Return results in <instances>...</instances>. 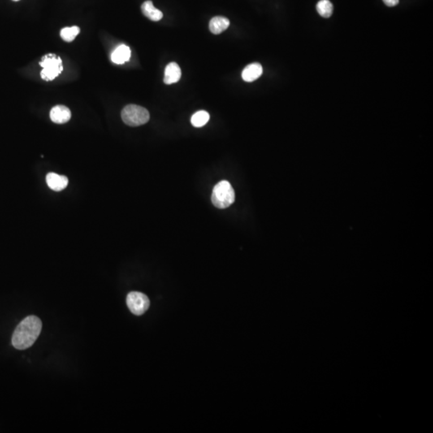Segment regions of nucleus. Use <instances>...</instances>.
I'll list each match as a JSON object with an SVG mask.
<instances>
[{
    "label": "nucleus",
    "mask_w": 433,
    "mask_h": 433,
    "mask_svg": "<svg viewBox=\"0 0 433 433\" xmlns=\"http://www.w3.org/2000/svg\"><path fill=\"white\" fill-rule=\"evenodd\" d=\"M42 331V322L35 315L26 317L20 322L12 335V345L18 350H25L33 345Z\"/></svg>",
    "instance_id": "nucleus-1"
},
{
    "label": "nucleus",
    "mask_w": 433,
    "mask_h": 433,
    "mask_svg": "<svg viewBox=\"0 0 433 433\" xmlns=\"http://www.w3.org/2000/svg\"><path fill=\"white\" fill-rule=\"evenodd\" d=\"M212 202L218 209H226L235 201V192L227 181H222L216 185L212 193Z\"/></svg>",
    "instance_id": "nucleus-2"
},
{
    "label": "nucleus",
    "mask_w": 433,
    "mask_h": 433,
    "mask_svg": "<svg viewBox=\"0 0 433 433\" xmlns=\"http://www.w3.org/2000/svg\"><path fill=\"white\" fill-rule=\"evenodd\" d=\"M122 118L127 125L137 127L149 122L150 115L146 109L136 105H128L124 108Z\"/></svg>",
    "instance_id": "nucleus-3"
},
{
    "label": "nucleus",
    "mask_w": 433,
    "mask_h": 433,
    "mask_svg": "<svg viewBox=\"0 0 433 433\" xmlns=\"http://www.w3.org/2000/svg\"><path fill=\"white\" fill-rule=\"evenodd\" d=\"M40 65L44 67V69L40 72V75L43 80L46 81L54 80L63 71L62 61L56 55H46L43 58V61L40 62Z\"/></svg>",
    "instance_id": "nucleus-4"
},
{
    "label": "nucleus",
    "mask_w": 433,
    "mask_h": 433,
    "mask_svg": "<svg viewBox=\"0 0 433 433\" xmlns=\"http://www.w3.org/2000/svg\"><path fill=\"white\" fill-rule=\"evenodd\" d=\"M126 304L132 314L135 315H141L149 309L150 301L144 294L132 291L127 295Z\"/></svg>",
    "instance_id": "nucleus-5"
},
{
    "label": "nucleus",
    "mask_w": 433,
    "mask_h": 433,
    "mask_svg": "<svg viewBox=\"0 0 433 433\" xmlns=\"http://www.w3.org/2000/svg\"><path fill=\"white\" fill-rule=\"evenodd\" d=\"M71 116L70 109L63 105L55 106L50 112L51 120L56 124L67 123L71 119Z\"/></svg>",
    "instance_id": "nucleus-6"
},
{
    "label": "nucleus",
    "mask_w": 433,
    "mask_h": 433,
    "mask_svg": "<svg viewBox=\"0 0 433 433\" xmlns=\"http://www.w3.org/2000/svg\"><path fill=\"white\" fill-rule=\"evenodd\" d=\"M46 182L51 189L59 192L67 186L68 179L67 177L62 176L55 173H49L46 177Z\"/></svg>",
    "instance_id": "nucleus-7"
},
{
    "label": "nucleus",
    "mask_w": 433,
    "mask_h": 433,
    "mask_svg": "<svg viewBox=\"0 0 433 433\" xmlns=\"http://www.w3.org/2000/svg\"><path fill=\"white\" fill-rule=\"evenodd\" d=\"M262 65L258 63H253L251 64L247 65L242 72V77L246 82H253L257 80L262 75Z\"/></svg>",
    "instance_id": "nucleus-8"
},
{
    "label": "nucleus",
    "mask_w": 433,
    "mask_h": 433,
    "mask_svg": "<svg viewBox=\"0 0 433 433\" xmlns=\"http://www.w3.org/2000/svg\"><path fill=\"white\" fill-rule=\"evenodd\" d=\"M181 76L182 71L179 65L174 62L169 63L165 70L164 83L166 84H175L180 80Z\"/></svg>",
    "instance_id": "nucleus-9"
},
{
    "label": "nucleus",
    "mask_w": 433,
    "mask_h": 433,
    "mask_svg": "<svg viewBox=\"0 0 433 433\" xmlns=\"http://www.w3.org/2000/svg\"><path fill=\"white\" fill-rule=\"evenodd\" d=\"M230 24V20L226 17L215 16L209 22V31L214 35H219L226 31Z\"/></svg>",
    "instance_id": "nucleus-10"
},
{
    "label": "nucleus",
    "mask_w": 433,
    "mask_h": 433,
    "mask_svg": "<svg viewBox=\"0 0 433 433\" xmlns=\"http://www.w3.org/2000/svg\"><path fill=\"white\" fill-rule=\"evenodd\" d=\"M141 11L144 16L149 18L152 21H160L163 17V13L153 6L152 1H145L141 6Z\"/></svg>",
    "instance_id": "nucleus-11"
},
{
    "label": "nucleus",
    "mask_w": 433,
    "mask_h": 433,
    "mask_svg": "<svg viewBox=\"0 0 433 433\" xmlns=\"http://www.w3.org/2000/svg\"><path fill=\"white\" fill-rule=\"evenodd\" d=\"M131 57L130 48L126 45H121L112 54V61L117 64H123L129 61Z\"/></svg>",
    "instance_id": "nucleus-12"
},
{
    "label": "nucleus",
    "mask_w": 433,
    "mask_h": 433,
    "mask_svg": "<svg viewBox=\"0 0 433 433\" xmlns=\"http://www.w3.org/2000/svg\"><path fill=\"white\" fill-rule=\"evenodd\" d=\"M209 114L206 111H198L195 113L191 118V124L196 128H201L207 124Z\"/></svg>",
    "instance_id": "nucleus-13"
},
{
    "label": "nucleus",
    "mask_w": 433,
    "mask_h": 433,
    "mask_svg": "<svg viewBox=\"0 0 433 433\" xmlns=\"http://www.w3.org/2000/svg\"><path fill=\"white\" fill-rule=\"evenodd\" d=\"M316 10L323 18H330L333 13V5L329 0H320L316 5Z\"/></svg>",
    "instance_id": "nucleus-14"
},
{
    "label": "nucleus",
    "mask_w": 433,
    "mask_h": 433,
    "mask_svg": "<svg viewBox=\"0 0 433 433\" xmlns=\"http://www.w3.org/2000/svg\"><path fill=\"white\" fill-rule=\"evenodd\" d=\"M80 27L73 26L71 27H64L61 30V36L66 42H71L78 34L80 33Z\"/></svg>",
    "instance_id": "nucleus-15"
},
{
    "label": "nucleus",
    "mask_w": 433,
    "mask_h": 433,
    "mask_svg": "<svg viewBox=\"0 0 433 433\" xmlns=\"http://www.w3.org/2000/svg\"><path fill=\"white\" fill-rule=\"evenodd\" d=\"M383 1L387 6H395L399 3L400 0H383Z\"/></svg>",
    "instance_id": "nucleus-16"
},
{
    "label": "nucleus",
    "mask_w": 433,
    "mask_h": 433,
    "mask_svg": "<svg viewBox=\"0 0 433 433\" xmlns=\"http://www.w3.org/2000/svg\"><path fill=\"white\" fill-rule=\"evenodd\" d=\"M13 1H19V0H13Z\"/></svg>",
    "instance_id": "nucleus-17"
}]
</instances>
